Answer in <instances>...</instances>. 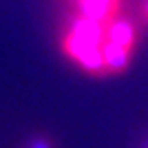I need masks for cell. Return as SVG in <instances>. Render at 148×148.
Masks as SVG:
<instances>
[{"label":"cell","mask_w":148,"mask_h":148,"mask_svg":"<svg viewBox=\"0 0 148 148\" xmlns=\"http://www.w3.org/2000/svg\"><path fill=\"white\" fill-rule=\"evenodd\" d=\"M102 44H104V27L99 20L80 18L73 22L66 49L84 69L99 71L106 66L104 56H102Z\"/></svg>","instance_id":"6da1fadb"},{"label":"cell","mask_w":148,"mask_h":148,"mask_svg":"<svg viewBox=\"0 0 148 148\" xmlns=\"http://www.w3.org/2000/svg\"><path fill=\"white\" fill-rule=\"evenodd\" d=\"M102 56H104V64L113 71H122L128 64V49H124L119 44H113L108 40L102 44Z\"/></svg>","instance_id":"7a4b0ae2"},{"label":"cell","mask_w":148,"mask_h":148,"mask_svg":"<svg viewBox=\"0 0 148 148\" xmlns=\"http://www.w3.org/2000/svg\"><path fill=\"white\" fill-rule=\"evenodd\" d=\"M106 40L113 42V44H119V47H124V49H130V44H133V40H135V31H133V27H130V22L117 20V22H113V25L108 27Z\"/></svg>","instance_id":"3957f363"},{"label":"cell","mask_w":148,"mask_h":148,"mask_svg":"<svg viewBox=\"0 0 148 148\" xmlns=\"http://www.w3.org/2000/svg\"><path fill=\"white\" fill-rule=\"evenodd\" d=\"M111 7H113V0H82V13H84V18L99 20V22L108 18Z\"/></svg>","instance_id":"277c9868"},{"label":"cell","mask_w":148,"mask_h":148,"mask_svg":"<svg viewBox=\"0 0 148 148\" xmlns=\"http://www.w3.org/2000/svg\"><path fill=\"white\" fill-rule=\"evenodd\" d=\"M29 148H53V142H51L49 137H33Z\"/></svg>","instance_id":"5b68a950"}]
</instances>
